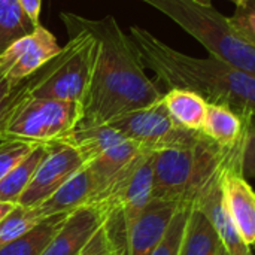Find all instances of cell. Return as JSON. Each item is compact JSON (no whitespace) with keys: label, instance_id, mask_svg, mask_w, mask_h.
I'll use <instances>...</instances> for the list:
<instances>
[{"label":"cell","instance_id":"6da1fadb","mask_svg":"<svg viewBox=\"0 0 255 255\" xmlns=\"http://www.w3.org/2000/svg\"><path fill=\"white\" fill-rule=\"evenodd\" d=\"M70 15L99 40L94 73L84 100V118L79 124H108L163 97L164 93L160 87L146 76L134 42L121 30L114 16L88 19Z\"/></svg>","mask_w":255,"mask_h":255},{"label":"cell","instance_id":"7a4b0ae2","mask_svg":"<svg viewBox=\"0 0 255 255\" xmlns=\"http://www.w3.org/2000/svg\"><path fill=\"white\" fill-rule=\"evenodd\" d=\"M145 67L167 90L185 88L200 94L208 103L226 105L255 124V75L214 57L197 58L173 49L139 25L130 27Z\"/></svg>","mask_w":255,"mask_h":255},{"label":"cell","instance_id":"3957f363","mask_svg":"<svg viewBox=\"0 0 255 255\" xmlns=\"http://www.w3.org/2000/svg\"><path fill=\"white\" fill-rule=\"evenodd\" d=\"M245 140L223 148L196 131L187 142L154 152L152 199L194 203Z\"/></svg>","mask_w":255,"mask_h":255},{"label":"cell","instance_id":"277c9868","mask_svg":"<svg viewBox=\"0 0 255 255\" xmlns=\"http://www.w3.org/2000/svg\"><path fill=\"white\" fill-rule=\"evenodd\" d=\"M60 16L70 34L69 42L51 61L30 76L28 96L84 105L94 73L99 40L70 13L63 12Z\"/></svg>","mask_w":255,"mask_h":255},{"label":"cell","instance_id":"5b68a950","mask_svg":"<svg viewBox=\"0 0 255 255\" xmlns=\"http://www.w3.org/2000/svg\"><path fill=\"white\" fill-rule=\"evenodd\" d=\"M155 7L196 40L211 57L255 75V46L233 27L229 16L211 1L202 0H142Z\"/></svg>","mask_w":255,"mask_h":255},{"label":"cell","instance_id":"8992f818","mask_svg":"<svg viewBox=\"0 0 255 255\" xmlns=\"http://www.w3.org/2000/svg\"><path fill=\"white\" fill-rule=\"evenodd\" d=\"M84 105L55 99L24 97L0 127L1 140L48 145L66 139L82 121Z\"/></svg>","mask_w":255,"mask_h":255},{"label":"cell","instance_id":"52a82bcc","mask_svg":"<svg viewBox=\"0 0 255 255\" xmlns=\"http://www.w3.org/2000/svg\"><path fill=\"white\" fill-rule=\"evenodd\" d=\"M63 140H67L78 149L85 166L91 169L99 181L102 193L124 167L143 152L134 142L128 140L109 124H78Z\"/></svg>","mask_w":255,"mask_h":255},{"label":"cell","instance_id":"ba28073f","mask_svg":"<svg viewBox=\"0 0 255 255\" xmlns=\"http://www.w3.org/2000/svg\"><path fill=\"white\" fill-rule=\"evenodd\" d=\"M108 124L148 152H157L187 142L196 133L179 127L166 111L161 99L146 108L121 115Z\"/></svg>","mask_w":255,"mask_h":255},{"label":"cell","instance_id":"9c48e42d","mask_svg":"<svg viewBox=\"0 0 255 255\" xmlns=\"http://www.w3.org/2000/svg\"><path fill=\"white\" fill-rule=\"evenodd\" d=\"M46 148V155L39 163L28 187L18 202L21 206L37 208L85 166L78 149L67 140L51 142Z\"/></svg>","mask_w":255,"mask_h":255},{"label":"cell","instance_id":"30bf717a","mask_svg":"<svg viewBox=\"0 0 255 255\" xmlns=\"http://www.w3.org/2000/svg\"><path fill=\"white\" fill-rule=\"evenodd\" d=\"M247 142V140H245ZM245 143L229 158L220 176L226 211L245 245H255V191L242 170Z\"/></svg>","mask_w":255,"mask_h":255},{"label":"cell","instance_id":"8fae6325","mask_svg":"<svg viewBox=\"0 0 255 255\" xmlns=\"http://www.w3.org/2000/svg\"><path fill=\"white\" fill-rule=\"evenodd\" d=\"M60 49L55 36L39 24L33 33L16 39L0 54V73L13 82L24 81L39 72Z\"/></svg>","mask_w":255,"mask_h":255},{"label":"cell","instance_id":"7c38bea8","mask_svg":"<svg viewBox=\"0 0 255 255\" xmlns=\"http://www.w3.org/2000/svg\"><path fill=\"white\" fill-rule=\"evenodd\" d=\"M188 203L151 199L136 221L131 224L127 238V255H151L164 238L176 211ZM193 205V203H191Z\"/></svg>","mask_w":255,"mask_h":255},{"label":"cell","instance_id":"4fadbf2b","mask_svg":"<svg viewBox=\"0 0 255 255\" xmlns=\"http://www.w3.org/2000/svg\"><path fill=\"white\" fill-rule=\"evenodd\" d=\"M102 187L88 166L79 169L69 178L49 199L36 208L39 217L43 220L51 215L72 214L81 208L90 206L100 196Z\"/></svg>","mask_w":255,"mask_h":255},{"label":"cell","instance_id":"5bb4252c","mask_svg":"<svg viewBox=\"0 0 255 255\" xmlns=\"http://www.w3.org/2000/svg\"><path fill=\"white\" fill-rule=\"evenodd\" d=\"M103 224L105 215L96 206H85L69 214L42 255H79Z\"/></svg>","mask_w":255,"mask_h":255},{"label":"cell","instance_id":"9a60e30c","mask_svg":"<svg viewBox=\"0 0 255 255\" xmlns=\"http://www.w3.org/2000/svg\"><path fill=\"white\" fill-rule=\"evenodd\" d=\"M223 170V169H221ZM220 176L221 172L214 178V181L205 188V191L197 197L194 202L203 214L208 217L211 224L214 226L221 245L227 250L230 255H254L251 251V247L245 245L242 238L239 236L235 224L232 223L221 194L220 187Z\"/></svg>","mask_w":255,"mask_h":255},{"label":"cell","instance_id":"2e32d148","mask_svg":"<svg viewBox=\"0 0 255 255\" xmlns=\"http://www.w3.org/2000/svg\"><path fill=\"white\" fill-rule=\"evenodd\" d=\"M254 121L226 105L208 103L202 133L223 148H232L244 142Z\"/></svg>","mask_w":255,"mask_h":255},{"label":"cell","instance_id":"e0dca14e","mask_svg":"<svg viewBox=\"0 0 255 255\" xmlns=\"http://www.w3.org/2000/svg\"><path fill=\"white\" fill-rule=\"evenodd\" d=\"M161 102L172 120L182 128L200 131L208 112V102L197 93L185 88L167 90Z\"/></svg>","mask_w":255,"mask_h":255},{"label":"cell","instance_id":"ac0fdd59","mask_svg":"<svg viewBox=\"0 0 255 255\" xmlns=\"http://www.w3.org/2000/svg\"><path fill=\"white\" fill-rule=\"evenodd\" d=\"M220 247L221 242L214 226L203 211L193 203L179 255H217Z\"/></svg>","mask_w":255,"mask_h":255},{"label":"cell","instance_id":"d6986e66","mask_svg":"<svg viewBox=\"0 0 255 255\" xmlns=\"http://www.w3.org/2000/svg\"><path fill=\"white\" fill-rule=\"evenodd\" d=\"M69 214L51 215L40 220L15 241L0 247V255H42L51 239L61 229Z\"/></svg>","mask_w":255,"mask_h":255},{"label":"cell","instance_id":"ffe728a7","mask_svg":"<svg viewBox=\"0 0 255 255\" xmlns=\"http://www.w3.org/2000/svg\"><path fill=\"white\" fill-rule=\"evenodd\" d=\"M46 145H36L33 151L18 166H15L4 178L0 179V202L18 205L39 163L46 155Z\"/></svg>","mask_w":255,"mask_h":255},{"label":"cell","instance_id":"44dd1931","mask_svg":"<svg viewBox=\"0 0 255 255\" xmlns=\"http://www.w3.org/2000/svg\"><path fill=\"white\" fill-rule=\"evenodd\" d=\"M36 27L16 0H0V54L16 39L33 33Z\"/></svg>","mask_w":255,"mask_h":255},{"label":"cell","instance_id":"7402d4cb","mask_svg":"<svg viewBox=\"0 0 255 255\" xmlns=\"http://www.w3.org/2000/svg\"><path fill=\"white\" fill-rule=\"evenodd\" d=\"M40 220L42 218L39 217L36 208L16 205L15 209L0 223V247L19 238Z\"/></svg>","mask_w":255,"mask_h":255},{"label":"cell","instance_id":"603a6c76","mask_svg":"<svg viewBox=\"0 0 255 255\" xmlns=\"http://www.w3.org/2000/svg\"><path fill=\"white\" fill-rule=\"evenodd\" d=\"M191 208L193 205H182L176 211L164 238L151 255H179Z\"/></svg>","mask_w":255,"mask_h":255},{"label":"cell","instance_id":"cb8c5ba5","mask_svg":"<svg viewBox=\"0 0 255 255\" xmlns=\"http://www.w3.org/2000/svg\"><path fill=\"white\" fill-rule=\"evenodd\" d=\"M28 87H30V78L13 82L4 75L0 73V127L6 121L7 115L12 112V109L28 96Z\"/></svg>","mask_w":255,"mask_h":255},{"label":"cell","instance_id":"d4e9b609","mask_svg":"<svg viewBox=\"0 0 255 255\" xmlns=\"http://www.w3.org/2000/svg\"><path fill=\"white\" fill-rule=\"evenodd\" d=\"M34 143L22 140L0 142V179L4 178L15 166H18L34 148Z\"/></svg>","mask_w":255,"mask_h":255},{"label":"cell","instance_id":"484cf974","mask_svg":"<svg viewBox=\"0 0 255 255\" xmlns=\"http://www.w3.org/2000/svg\"><path fill=\"white\" fill-rule=\"evenodd\" d=\"M230 22L244 39L255 46V0H245L242 4L236 6L235 15L230 16Z\"/></svg>","mask_w":255,"mask_h":255},{"label":"cell","instance_id":"4316f807","mask_svg":"<svg viewBox=\"0 0 255 255\" xmlns=\"http://www.w3.org/2000/svg\"><path fill=\"white\" fill-rule=\"evenodd\" d=\"M79 255H115V251L109 242V238L105 230V224L99 229V232L90 239L85 248Z\"/></svg>","mask_w":255,"mask_h":255},{"label":"cell","instance_id":"83f0119b","mask_svg":"<svg viewBox=\"0 0 255 255\" xmlns=\"http://www.w3.org/2000/svg\"><path fill=\"white\" fill-rule=\"evenodd\" d=\"M242 170L245 176L255 178V124L250 128L247 136L244 158H242Z\"/></svg>","mask_w":255,"mask_h":255},{"label":"cell","instance_id":"f1b7e54d","mask_svg":"<svg viewBox=\"0 0 255 255\" xmlns=\"http://www.w3.org/2000/svg\"><path fill=\"white\" fill-rule=\"evenodd\" d=\"M21 6V9L25 12V15L30 18V21L34 25H39V16H40V7L42 0H16Z\"/></svg>","mask_w":255,"mask_h":255},{"label":"cell","instance_id":"f546056e","mask_svg":"<svg viewBox=\"0 0 255 255\" xmlns=\"http://www.w3.org/2000/svg\"><path fill=\"white\" fill-rule=\"evenodd\" d=\"M15 203H7V202H0V223L15 209Z\"/></svg>","mask_w":255,"mask_h":255},{"label":"cell","instance_id":"4dcf8cb0","mask_svg":"<svg viewBox=\"0 0 255 255\" xmlns=\"http://www.w3.org/2000/svg\"><path fill=\"white\" fill-rule=\"evenodd\" d=\"M217 255H230V254H229V253H227V250L221 245V247H220V250H218V253H217Z\"/></svg>","mask_w":255,"mask_h":255},{"label":"cell","instance_id":"1f68e13d","mask_svg":"<svg viewBox=\"0 0 255 255\" xmlns=\"http://www.w3.org/2000/svg\"><path fill=\"white\" fill-rule=\"evenodd\" d=\"M202 1H211V0H202ZM229 1H233V3H235L236 6H239V4H242V3H244L245 0H229Z\"/></svg>","mask_w":255,"mask_h":255}]
</instances>
